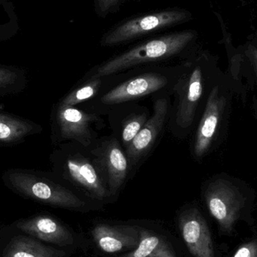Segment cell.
Listing matches in <instances>:
<instances>
[{
	"label": "cell",
	"instance_id": "obj_9",
	"mask_svg": "<svg viewBox=\"0 0 257 257\" xmlns=\"http://www.w3.org/2000/svg\"><path fill=\"white\" fill-rule=\"evenodd\" d=\"M152 98L150 117L125 150L131 167V178L159 143L168 123L172 94L160 93Z\"/></svg>",
	"mask_w": 257,
	"mask_h": 257
},
{
	"label": "cell",
	"instance_id": "obj_20",
	"mask_svg": "<svg viewBox=\"0 0 257 257\" xmlns=\"http://www.w3.org/2000/svg\"><path fill=\"white\" fill-rule=\"evenodd\" d=\"M27 84L25 69L0 65V97L18 94L27 88Z\"/></svg>",
	"mask_w": 257,
	"mask_h": 257
},
{
	"label": "cell",
	"instance_id": "obj_2",
	"mask_svg": "<svg viewBox=\"0 0 257 257\" xmlns=\"http://www.w3.org/2000/svg\"><path fill=\"white\" fill-rule=\"evenodd\" d=\"M219 74L203 62L184 66L172 92L167 128L174 137L186 139L196 128L210 89Z\"/></svg>",
	"mask_w": 257,
	"mask_h": 257
},
{
	"label": "cell",
	"instance_id": "obj_8",
	"mask_svg": "<svg viewBox=\"0 0 257 257\" xmlns=\"http://www.w3.org/2000/svg\"><path fill=\"white\" fill-rule=\"evenodd\" d=\"M50 126L53 147L72 142L89 148L99 138L98 130L104 127V120L101 116L78 107L54 104L50 114Z\"/></svg>",
	"mask_w": 257,
	"mask_h": 257
},
{
	"label": "cell",
	"instance_id": "obj_5",
	"mask_svg": "<svg viewBox=\"0 0 257 257\" xmlns=\"http://www.w3.org/2000/svg\"><path fill=\"white\" fill-rule=\"evenodd\" d=\"M235 93L226 75H217L210 89L198 121L191 148L196 161H202L220 146L229 127Z\"/></svg>",
	"mask_w": 257,
	"mask_h": 257
},
{
	"label": "cell",
	"instance_id": "obj_23",
	"mask_svg": "<svg viewBox=\"0 0 257 257\" xmlns=\"http://www.w3.org/2000/svg\"><path fill=\"white\" fill-rule=\"evenodd\" d=\"M3 33H0V40H1L2 39H3V38H2V37H3Z\"/></svg>",
	"mask_w": 257,
	"mask_h": 257
},
{
	"label": "cell",
	"instance_id": "obj_11",
	"mask_svg": "<svg viewBox=\"0 0 257 257\" xmlns=\"http://www.w3.org/2000/svg\"><path fill=\"white\" fill-rule=\"evenodd\" d=\"M7 226L54 247L76 251L82 246L81 235L69 224L49 213H38L18 219Z\"/></svg>",
	"mask_w": 257,
	"mask_h": 257
},
{
	"label": "cell",
	"instance_id": "obj_21",
	"mask_svg": "<svg viewBox=\"0 0 257 257\" xmlns=\"http://www.w3.org/2000/svg\"><path fill=\"white\" fill-rule=\"evenodd\" d=\"M233 257H257L256 240L249 241L241 245L235 252Z\"/></svg>",
	"mask_w": 257,
	"mask_h": 257
},
{
	"label": "cell",
	"instance_id": "obj_15",
	"mask_svg": "<svg viewBox=\"0 0 257 257\" xmlns=\"http://www.w3.org/2000/svg\"><path fill=\"white\" fill-rule=\"evenodd\" d=\"M184 242L194 257H214V244L208 223L196 207L186 208L180 216Z\"/></svg>",
	"mask_w": 257,
	"mask_h": 257
},
{
	"label": "cell",
	"instance_id": "obj_13",
	"mask_svg": "<svg viewBox=\"0 0 257 257\" xmlns=\"http://www.w3.org/2000/svg\"><path fill=\"white\" fill-rule=\"evenodd\" d=\"M75 252L50 245L8 226L0 229V257H72Z\"/></svg>",
	"mask_w": 257,
	"mask_h": 257
},
{
	"label": "cell",
	"instance_id": "obj_22",
	"mask_svg": "<svg viewBox=\"0 0 257 257\" xmlns=\"http://www.w3.org/2000/svg\"><path fill=\"white\" fill-rule=\"evenodd\" d=\"M119 0H98L100 12L102 14L108 12L110 9L116 6Z\"/></svg>",
	"mask_w": 257,
	"mask_h": 257
},
{
	"label": "cell",
	"instance_id": "obj_19",
	"mask_svg": "<svg viewBox=\"0 0 257 257\" xmlns=\"http://www.w3.org/2000/svg\"><path fill=\"white\" fill-rule=\"evenodd\" d=\"M106 77L83 78L59 99L56 105L59 106L77 107L95 98L101 91L105 83Z\"/></svg>",
	"mask_w": 257,
	"mask_h": 257
},
{
	"label": "cell",
	"instance_id": "obj_6",
	"mask_svg": "<svg viewBox=\"0 0 257 257\" xmlns=\"http://www.w3.org/2000/svg\"><path fill=\"white\" fill-rule=\"evenodd\" d=\"M195 36L191 31L181 32L148 41L92 68L82 78L110 76L168 60L184 51Z\"/></svg>",
	"mask_w": 257,
	"mask_h": 257
},
{
	"label": "cell",
	"instance_id": "obj_14",
	"mask_svg": "<svg viewBox=\"0 0 257 257\" xmlns=\"http://www.w3.org/2000/svg\"><path fill=\"white\" fill-rule=\"evenodd\" d=\"M150 114L147 107L137 102L122 104L107 113L106 116L113 132L112 135L118 139L124 151L147 121Z\"/></svg>",
	"mask_w": 257,
	"mask_h": 257
},
{
	"label": "cell",
	"instance_id": "obj_1",
	"mask_svg": "<svg viewBox=\"0 0 257 257\" xmlns=\"http://www.w3.org/2000/svg\"><path fill=\"white\" fill-rule=\"evenodd\" d=\"M184 66L178 68L138 67L106 77L104 87L93 99L78 105L87 112L104 117L118 105L137 102L148 96L170 93Z\"/></svg>",
	"mask_w": 257,
	"mask_h": 257
},
{
	"label": "cell",
	"instance_id": "obj_18",
	"mask_svg": "<svg viewBox=\"0 0 257 257\" xmlns=\"http://www.w3.org/2000/svg\"><path fill=\"white\" fill-rule=\"evenodd\" d=\"M137 247L122 257H177L172 246L161 236L140 229Z\"/></svg>",
	"mask_w": 257,
	"mask_h": 257
},
{
	"label": "cell",
	"instance_id": "obj_4",
	"mask_svg": "<svg viewBox=\"0 0 257 257\" xmlns=\"http://www.w3.org/2000/svg\"><path fill=\"white\" fill-rule=\"evenodd\" d=\"M51 172L81 196L99 205L113 199L87 148L72 142L54 147Z\"/></svg>",
	"mask_w": 257,
	"mask_h": 257
},
{
	"label": "cell",
	"instance_id": "obj_3",
	"mask_svg": "<svg viewBox=\"0 0 257 257\" xmlns=\"http://www.w3.org/2000/svg\"><path fill=\"white\" fill-rule=\"evenodd\" d=\"M2 181L18 196L51 208L87 213L98 205L65 184L51 172L14 168L3 172Z\"/></svg>",
	"mask_w": 257,
	"mask_h": 257
},
{
	"label": "cell",
	"instance_id": "obj_16",
	"mask_svg": "<svg viewBox=\"0 0 257 257\" xmlns=\"http://www.w3.org/2000/svg\"><path fill=\"white\" fill-rule=\"evenodd\" d=\"M91 235L95 245L107 253L135 249L139 241V232L136 228L110 226L104 223H97Z\"/></svg>",
	"mask_w": 257,
	"mask_h": 257
},
{
	"label": "cell",
	"instance_id": "obj_10",
	"mask_svg": "<svg viewBox=\"0 0 257 257\" xmlns=\"http://www.w3.org/2000/svg\"><path fill=\"white\" fill-rule=\"evenodd\" d=\"M87 149L114 200L131 178V167L125 151L112 134L98 138Z\"/></svg>",
	"mask_w": 257,
	"mask_h": 257
},
{
	"label": "cell",
	"instance_id": "obj_12",
	"mask_svg": "<svg viewBox=\"0 0 257 257\" xmlns=\"http://www.w3.org/2000/svg\"><path fill=\"white\" fill-rule=\"evenodd\" d=\"M188 17L181 10L163 11L129 20L107 33L101 41L102 46H113L140 37L155 30L179 24Z\"/></svg>",
	"mask_w": 257,
	"mask_h": 257
},
{
	"label": "cell",
	"instance_id": "obj_17",
	"mask_svg": "<svg viewBox=\"0 0 257 257\" xmlns=\"http://www.w3.org/2000/svg\"><path fill=\"white\" fill-rule=\"evenodd\" d=\"M42 131V126L33 120L0 111V145H18L27 138L40 134Z\"/></svg>",
	"mask_w": 257,
	"mask_h": 257
},
{
	"label": "cell",
	"instance_id": "obj_7",
	"mask_svg": "<svg viewBox=\"0 0 257 257\" xmlns=\"http://www.w3.org/2000/svg\"><path fill=\"white\" fill-rule=\"evenodd\" d=\"M250 192L245 182L226 173L213 175L202 184V197L222 232L232 233Z\"/></svg>",
	"mask_w": 257,
	"mask_h": 257
}]
</instances>
